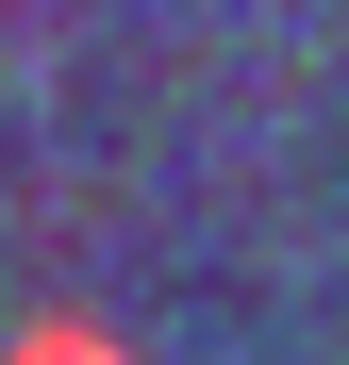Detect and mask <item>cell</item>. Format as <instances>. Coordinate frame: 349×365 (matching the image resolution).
Segmentation results:
<instances>
[{"mask_svg":"<svg viewBox=\"0 0 349 365\" xmlns=\"http://www.w3.org/2000/svg\"><path fill=\"white\" fill-rule=\"evenodd\" d=\"M17 365H116V349H84V332H34V349H17Z\"/></svg>","mask_w":349,"mask_h":365,"instance_id":"obj_1","label":"cell"}]
</instances>
